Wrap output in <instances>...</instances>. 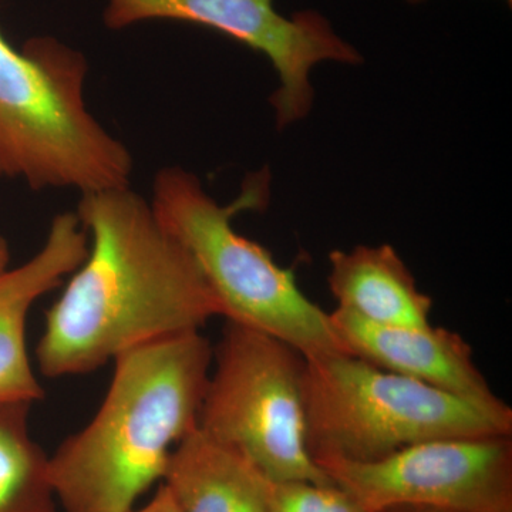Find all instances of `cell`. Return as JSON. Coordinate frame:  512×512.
<instances>
[{
    "label": "cell",
    "instance_id": "6da1fadb",
    "mask_svg": "<svg viewBox=\"0 0 512 512\" xmlns=\"http://www.w3.org/2000/svg\"><path fill=\"white\" fill-rule=\"evenodd\" d=\"M76 214L89 252L46 312L36 348L42 375H87L221 316L200 266L130 185L82 194Z\"/></svg>",
    "mask_w": 512,
    "mask_h": 512
},
{
    "label": "cell",
    "instance_id": "7a4b0ae2",
    "mask_svg": "<svg viewBox=\"0 0 512 512\" xmlns=\"http://www.w3.org/2000/svg\"><path fill=\"white\" fill-rule=\"evenodd\" d=\"M212 359L210 340L192 330L113 360L99 412L49 456L64 512H130L163 481L174 448L198 427Z\"/></svg>",
    "mask_w": 512,
    "mask_h": 512
},
{
    "label": "cell",
    "instance_id": "3957f363",
    "mask_svg": "<svg viewBox=\"0 0 512 512\" xmlns=\"http://www.w3.org/2000/svg\"><path fill=\"white\" fill-rule=\"evenodd\" d=\"M269 184L268 170L248 175L237 200L222 207L190 171L167 167L154 178L150 204L200 266L222 318L284 340L306 359L350 353L329 313L302 292L292 269L235 231V215L268 205Z\"/></svg>",
    "mask_w": 512,
    "mask_h": 512
},
{
    "label": "cell",
    "instance_id": "277c9868",
    "mask_svg": "<svg viewBox=\"0 0 512 512\" xmlns=\"http://www.w3.org/2000/svg\"><path fill=\"white\" fill-rule=\"evenodd\" d=\"M89 64L50 36L15 49L0 32V177L32 190L128 187L133 157L87 109Z\"/></svg>",
    "mask_w": 512,
    "mask_h": 512
},
{
    "label": "cell",
    "instance_id": "5b68a950",
    "mask_svg": "<svg viewBox=\"0 0 512 512\" xmlns=\"http://www.w3.org/2000/svg\"><path fill=\"white\" fill-rule=\"evenodd\" d=\"M303 404L315 461L365 463L421 441L512 434V412H491L350 353L305 357Z\"/></svg>",
    "mask_w": 512,
    "mask_h": 512
},
{
    "label": "cell",
    "instance_id": "8992f818",
    "mask_svg": "<svg viewBox=\"0 0 512 512\" xmlns=\"http://www.w3.org/2000/svg\"><path fill=\"white\" fill-rule=\"evenodd\" d=\"M303 373L305 357L284 340L227 320L198 429L268 480L332 484L309 453Z\"/></svg>",
    "mask_w": 512,
    "mask_h": 512
},
{
    "label": "cell",
    "instance_id": "52a82bcc",
    "mask_svg": "<svg viewBox=\"0 0 512 512\" xmlns=\"http://www.w3.org/2000/svg\"><path fill=\"white\" fill-rule=\"evenodd\" d=\"M316 464L367 512L400 505L512 512V434L427 440L380 460Z\"/></svg>",
    "mask_w": 512,
    "mask_h": 512
},
{
    "label": "cell",
    "instance_id": "ba28073f",
    "mask_svg": "<svg viewBox=\"0 0 512 512\" xmlns=\"http://www.w3.org/2000/svg\"><path fill=\"white\" fill-rule=\"evenodd\" d=\"M103 20L111 30L150 20L192 23L261 53L279 77L271 97L279 130L311 111L309 76L316 64L362 62L360 53L336 35L325 16L302 10L286 18L276 12L274 0H109Z\"/></svg>",
    "mask_w": 512,
    "mask_h": 512
},
{
    "label": "cell",
    "instance_id": "9c48e42d",
    "mask_svg": "<svg viewBox=\"0 0 512 512\" xmlns=\"http://www.w3.org/2000/svg\"><path fill=\"white\" fill-rule=\"evenodd\" d=\"M352 355L491 412H512L491 389L463 336L434 326H383L336 308L329 313Z\"/></svg>",
    "mask_w": 512,
    "mask_h": 512
},
{
    "label": "cell",
    "instance_id": "30bf717a",
    "mask_svg": "<svg viewBox=\"0 0 512 512\" xmlns=\"http://www.w3.org/2000/svg\"><path fill=\"white\" fill-rule=\"evenodd\" d=\"M89 252V234L76 212L53 218L43 247L25 264L0 272V403L43 397L26 348L30 309L72 275Z\"/></svg>",
    "mask_w": 512,
    "mask_h": 512
},
{
    "label": "cell",
    "instance_id": "8fae6325",
    "mask_svg": "<svg viewBox=\"0 0 512 512\" xmlns=\"http://www.w3.org/2000/svg\"><path fill=\"white\" fill-rule=\"evenodd\" d=\"M161 483L178 512H269L271 480L198 427L174 448Z\"/></svg>",
    "mask_w": 512,
    "mask_h": 512
},
{
    "label": "cell",
    "instance_id": "7c38bea8",
    "mask_svg": "<svg viewBox=\"0 0 512 512\" xmlns=\"http://www.w3.org/2000/svg\"><path fill=\"white\" fill-rule=\"evenodd\" d=\"M328 284L338 309L383 326H427L433 301L390 245L329 255Z\"/></svg>",
    "mask_w": 512,
    "mask_h": 512
},
{
    "label": "cell",
    "instance_id": "4fadbf2b",
    "mask_svg": "<svg viewBox=\"0 0 512 512\" xmlns=\"http://www.w3.org/2000/svg\"><path fill=\"white\" fill-rule=\"evenodd\" d=\"M32 403H0V512H57L49 456L29 429Z\"/></svg>",
    "mask_w": 512,
    "mask_h": 512
},
{
    "label": "cell",
    "instance_id": "5bb4252c",
    "mask_svg": "<svg viewBox=\"0 0 512 512\" xmlns=\"http://www.w3.org/2000/svg\"><path fill=\"white\" fill-rule=\"evenodd\" d=\"M269 512H367L338 484L271 481Z\"/></svg>",
    "mask_w": 512,
    "mask_h": 512
},
{
    "label": "cell",
    "instance_id": "9a60e30c",
    "mask_svg": "<svg viewBox=\"0 0 512 512\" xmlns=\"http://www.w3.org/2000/svg\"><path fill=\"white\" fill-rule=\"evenodd\" d=\"M130 512H178V510L167 488L161 485L151 501L141 508H133Z\"/></svg>",
    "mask_w": 512,
    "mask_h": 512
},
{
    "label": "cell",
    "instance_id": "2e32d148",
    "mask_svg": "<svg viewBox=\"0 0 512 512\" xmlns=\"http://www.w3.org/2000/svg\"><path fill=\"white\" fill-rule=\"evenodd\" d=\"M380 512H454L440 510V508L417 507V505H400V507L387 508Z\"/></svg>",
    "mask_w": 512,
    "mask_h": 512
},
{
    "label": "cell",
    "instance_id": "e0dca14e",
    "mask_svg": "<svg viewBox=\"0 0 512 512\" xmlns=\"http://www.w3.org/2000/svg\"><path fill=\"white\" fill-rule=\"evenodd\" d=\"M10 259L9 245L6 239L0 235V272L8 269Z\"/></svg>",
    "mask_w": 512,
    "mask_h": 512
},
{
    "label": "cell",
    "instance_id": "ac0fdd59",
    "mask_svg": "<svg viewBox=\"0 0 512 512\" xmlns=\"http://www.w3.org/2000/svg\"><path fill=\"white\" fill-rule=\"evenodd\" d=\"M406 2L412 3V5H416V3L424 2V0H406ZM508 3H510V6L512 5V0H507Z\"/></svg>",
    "mask_w": 512,
    "mask_h": 512
}]
</instances>
